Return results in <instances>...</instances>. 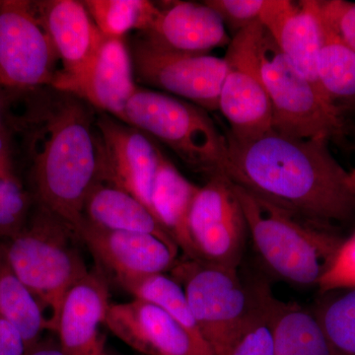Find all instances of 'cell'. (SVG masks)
Returning a JSON list of instances; mask_svg holds the SVG:
<instances>
[{
	"instance_id": "6da1fadb",
	"label": "cell",
	"mask_w": 355,
	"mask_h": 355,
	"mask_svg": "<svg viewBox=\"0 0 355 355\" xmlns=\"http://www.w3.org/2000/svg\"><path fill=\"white\" fill-rule=\"evenodd\" d=\"M227 151L219 176L309 220L349 219L355 198L347 175L328 141L291 137L272 130L238 139L226 137Z\"/></svg>"
},
{
	"instance_id": "7a4b0ae2",
	"label": "cell",
	"mask_w": 355,
	"mask_h": 355,
	"mask_svg": "<svg viewBox=\"0 0 355 355\" xmlns=\"http://www.w3.org/2000/svg\"><path fill=\"white\" fill-rule=\"evenodd\" d=\"M33 91L16 123L25 133L35 198L77 233L86 198L98 182L97 111L51 86Z\"/></svg>"
},
{
	"instance_id": "3957f363",
	"label": "cell",
	"mask_w": 355,
	"mask_h": 355,
	"mask_svg": "<svg viewBox=\"0 0 355 355\" xmlns=\"http://www.w3.org/2000/svg\"><path fill=\"white\" fill-rule=\"evenodd\" d=\"M231 186L241 205L248 233L266 268L292 284L318 286L343 239L324 223Z\"/></svg>"
},
{
	"instance_id": "277c9868",
	"label": "cell",
	"mask_w": 355,
	"mask_h": 355,
	"mask_svg": "<svg viewBox=\"0 0 355 355\" xmlns=\"http://www.w3.org/2000/svg\"><path fill=\"white\" fill-rule=\"evenodd\" d=\"M78 235L37 203L24 229L1 243L7 261L38 301L48 331L55 333L65 294L89 272Z\"/></svg>"
},
{
	"instance_id": "5b68a950",
	"label": "cell",
	"mask_w": 355,
	"mask_h": 355,
	"mask_svg": "<svg viewBox=\"0 0 355 355\" xmlns=\"http://www.w3.org/2000/svg\"><path fill=\"white\" fill-rule=\"evenodd\" d=\"M125 123L164 144L196 171L220 174L227 141L205 110L139 85L128 103Z\"/></svg>"
},
{
	"instance_id": "8992f818",
	"label": "cell",
	"mask_w": 355,
	"mask_h": 355,
	"mask_svg": "<svg viewBox=\"0 0 355 355\" xmlns=\"http://www.w3.org/2000/svg\"><path fill=\"white\" fill-rule=\"evenodd\" d=\"M261 72L272 112V128L304 139L329 141L345 132L342 110L294 69L265 30Z\"/></svg>"
},
{
	"instance_id": "52a82bcc",
	"label": "cell",
	"mask_w": 355,
	"mask_h": 355,
	"mask_svg": "<svg viewBox=\"0 0 355 355\" xmlns=\"http://www.w3.org/2000/svg\"><path fill=\"white\" fill-rule=\"evenodd\" d=\"M172 272L212 355H224L256 307V292L246 289L237 268L186 259Z\"/></svg>"
},
{
	"instance_id": "ba28073f",
	"label": "cell",
	"mask_w": 355,
	"mask_h": 355,
	"mask_svg": "<svg viewBox=\"0 0 355 355\" xmlns=\"http://www.w3.org/2000/svg\"><path fill=\"white\" fill-rule=\"evenodd\" d=\"M265 28L253 23L236 33L226 53V72L218 110L238 139L254 137L272 128V112L261 72Z\"/></svg>"
},
{
	"instance_id": "9c48e42d",
	"label": "cell",
	"mask_w": 355,
	"mask_h": 355,
	"mask_svg": "<svg viewBox=\"0 0 355 355\" xmlns=\"http://www.w3.org/2000/svg\"><path fill=\"white\" fill-rule=\"evenodd\" d=\"M128 46L137 83L184 98L203 110H218L226 72L224 58L171 50L140 33Z\"/></svg>"
},
{
	"instance_id": "30bf717a",
	"label": "cell",
	"mask_w": 355,
	"mask_h": 355,
	"mask_svg": "<svg viewBox=\"0 0 355 355\" xmlns=\"http://www.w3.org/2000/svg\"><path fill=\"white\" fill-rule=\"evenodd\" d=\"M55 49L32 1L0 4V86L16 90L53 86L60 69Z\"/></svg>"
},
{
	"instance_id": "8fae6325",
	"label": "cell",
	"mask_w": 355,
	"mask_h": 355,
	"mask_svg": "<svg viewBox=\"0 0 355 355\" xmlns=\"http://www.w3.org/2000/svg\"><path fill=\"white\" fill-rule=\"evenodd\" d=\"M248 228L239 200L225 178L212 176L200 187L189 217L193 259L237 268L244 254Z\"/></svg>"
},
{
	"instance_id": "7c38bea8",
	"label": "cell",
	"mask_w": 355,
	"mask_h": 355,
	"mask_svg": "<svg viewBox=\"0 0 355 355\" xmlns=\"http://www.w3.org/2000/svg\"><path fill=\"white\" fill-rule=\"evenodd\" d=\"M96 128L98 182L130 193L153 214V188L162 151L146 133L108 114L97 111Z\"/></svg>"
},
{
	"instance_id": "4fadbf2b",
	"label": "cell",
	"mask_w": 355,
	"mask_h": 355,
	"mask_svg": "<svg viewBox=\"0 0 355 355\" xmlns=\"http://www.w3.org/2000/svg\"><path fill=\"white\" fill-rule=\"evenodd\" d=\"M32 6L62 64L51 87L69 92L83 77L105 37L83 1L43 0L32 1Z\"/></svg>"
},
{
	"instance_id": "5bb4252c",
	"label": "cell",
	"mask_w": 355,
	"mask_h": 355,
	"mask_svg": "<svg viewBox=\"0 0 355 355\" xmlns=\"http://www.w3.org/2000/svg\"><path fill=\"white\" fill-rule=\"evenodd\" d=\"M105 327L142 354L212 355L167 312L140 299L111 303Z\"/></svg>"
},
{
	"instance_id": "9a60e30c",
	"label": "cell",
	"mask_w": 355,
	"mask_h": 355,
	"mask_svg": "<svg viewBox=\"0 0 355 355\" xmlns=\"http://www.w3.org/2000/svg\"><path fill=\"white\" fill-rule=\"evenodd\" d=\"M77 235L93 258L116 282L165 273L178 263V252L146 233L109 230L83 220Z\"/></svg>"
},
{
	"instance_id": "2e32d148",
	"label": "cell",
	"mask_w": 355,
	"mask_h": 355,
	"mask_svg": "<svg viewBox=\"0 0 355 355\" xmlns=\"http://www.w3.org/2000/svg\"><path fill=\"white\" fill-rule=\"evenodd\" d=\"M109 286L101 272L89 270L65 294L55 333L65 355H105Z\"/></svg>"
},
{
	"instance_id": "e0dca14e",
	"label": "cell",
	"mask_w": 355,
	"mask_h": 355,
	"mask_svg": "<svg viewBox=\"0 0 355 355\" xmlns=\"http://www.w3.org/2000/svg\"><path fill=\"white\" fill-rule=\"evenodd\" d=\"M260 23L294 69L320 89L317 64L323 27L318 1L268 0Z\"/></svg>"
},
{
	"instance_id": "ac0fdd59",
	"label": "cell",
	"mask_w": 355,
	"mask_h": 355,
	"mask_svg": "<svg viewBox=\"0 0 355 355\" xmlns=\"http://www.w3.org/2000/svg\"><path fill=\"white\" fill-rule=\"evenodd\" d=\"M137 86L125 39L105 38L83 77L69 92L96 111L125 123L128 103Z\"/></svg>"
},
{
	"instance_id": "d6986e66",
	"label": "cell",
	"mask_w": 355,
	"mask_h": 355,
	"mask_svg": "<svg viewBox=\"0 0 355 355\" xmlns=\"http://www.w3.org/2000/svg\"><path fill=\"white\" fill-rule=\"evenodd\" d=\"M161 46L190 53H209L228 46L225 23L207 3L173 1L160 12L147 32L140 33Z\"/></svg>"
},
{
	"instance_id": "ffe728a7",
	"label": "cell",
	"mask_w": 355,
	"mask_h": 355,
	"mask_svg": "<svg viewBox=\"0 0 355 355\" xmlns=\"http://www.w3.org/2000/svg\"><path fill=\"white\" fill-rule=\"evenodd\" d=\"M84 220L109 230L146 233L158 238L173 251L179 247L144 203L111 184L97 182L86 198Z\"/></svg>"
},
{
	"instance_id": "44dd1931",
	"label": "cell",
	"mask_w": 355,
	"mask_h": 355,
	"mask_svg": "<svg viewBox=\"0 0 355 355\" xmlns=\"http://www.w3.org/2000/svg\"><path fill=\"white\" fill-rule=\"evenodd\" d=\"M275 355H334L316 316L296 303H284L261 286Z\"/></svg>"
},
{
	"instance_id": "7402d4cb",
	"label": "cell",
	"mask_w": 355,
	"mask_h": 355,
	"mask_svg": "<svg viewBox=\"0 0 355 355\" xmlns=\"http://www.w3.org/2000/svg\"><path fill=\"white\" fill-rule=\"evenodd\" d=\"M200 188L189 181L161 153L153 188V211L179 249H182L187 260L193 259L189 217Z\"/></svg>"
},
{
	"instance_id": "603a6c76",
	"label": "cell",
	"mask_w": 355,
	"mask_h": 355,
	"mask_svg": "<svg viewBox=\"0 0 355 355\" xmlns=\"http://www.w3.org/2000/svg\"><path fill=\"white\" fill-rule=\"evenodd\" d=\"M0 316L13 324L24 338L28 349L42 340L46 318L38 301L23 284L7 261L0 243Z\"/></svg>"
},
{
	"instance_id": "cb8c5ba5",
	"label": "cell",
	"mask_w": 355,
	"mask_h": 355,
	"mask_svg": "<svg viewBox=\"0 0 355 355\" xmlns=\"http://www.w3.org/2000/svg\"><path fill=\"white\" fill-rule=\"evenodd\" d=\"M322 27L323 42L317 64L319 87L334 104L338 105V100H354L355 51L343 43L323 17Z\"/></svg>"
},
{
	"instance_id": "d4e9b609",
	"label": "cell",
	"mask_w": 355,
	"mask_h": 355,
	"mask_svg": "<svg viewBox=\"0 0 355 355\" xmlns=\"http://www.w3.org/2000/svg\"><path fill=\"white\" fill-rule=\"evenodd\" d=\"M116 282L133 297L153 303L164 310L190 334L196 342L209 349L198 330L183 287L174 277H167L165 273H156L123 279Z\"/></svg>"
},
{
	"instance_id": "484cf974",
	"label": "cell",
	"mask_w": 355,
	"mask_h": 355,
	"mask_svg": "<svg viewBox=\"0 0 355 355\" xmlns=\"http://www.w3.org/2000/svg\"><path fill=\"white\" fill-rule=\"evenodd\" d=\"M83 4L105 38L125 39L133 30L144 33L156 20L160 6L147 0H84Z\"/></svg>"
},
{
	"instance_id": "4316f807",
	"label": "cell",
	"mask_w": 355,
	"mask_h": 355,
	"mask_svg": "<svg viewBox=\"0 0 355 355\" xmlns=\"http://www.w3.org/2000/svg\"><path fill=\"white\" fill-rule=\"evenodd\" d=\"M316 316L334 355H355V289L324 304Z\"/></svg>"
},
{
	"instance_id": "83f0119b",
	"label": "cell",
	"mask_w": 355,
	"mask_h": 355,
	"mask_svg": "<svg viewBox=\"0 0 355 355\" xmlns=\"http://www.w3.org/2000/svg\"><path fill=\"white\" fill-rule=\"evenodd\" d=\"M32 197L17 176L0 178V239L15 237L32 214Z\"/></svg>"
},
{
	"instance_id": "f1b7e54d",
	"label": "cell",
	"mask_w": 355,
	"mask_h": 355,
	"mask_svg": "<svg viewBox=\"0 0 355 355\" xmlns=\"http://www.w3.org/2000/svg\"><path fill=\"white\" fill-rule=\"evenodd\" d=\"M257 304L251 316L224 355H275L273 338L261 288L254 289Z\"/></svg>"
},
{
	"instance_id": "f546056e",
	"label": "cell",
	"mask_w": 355,
	"mask_h": 355,
	"mask_svg": "<svg viewBox=\"0 0 355 355\" xmlns=\"http://www.w3.org/2000/svg\"><path fill=\"white\" fill-rule=\"evenodd\" d=\"M317 286L322 293L355 289V232L343 240Z\"/></svg>"
},
{
	"instance_id": "4dcf8cb0",
	"label": "cell",
	"mask_w": 355,
	"mask_h": 355,
	"mask_svg": "<svg viewBox=\"0 0 355 355\" xmlns=\"http://www.w3.org/2000/svg\"><path fill=\"white\" fill-rule=\"evenodd\" d=\"M205 3L214 8L225 26L236 34L253 23L260 22L268 0H209Z\"/></svg>"
},
{
	"instance_id": "1f68e13d",
	"label": "cell",
	"mask_w": 355,
	"mask_h": 355,
	"mask_svg": "<svg viewBox=\"0 0 355 355\" xmlns=\"http://www.w3.org/2000/svg\"><path fill=\"white\" fill-rule=\"evenodd\" d=\"M324 22L355 51V2L345 0L318 1Z\"/></svg>"
},
{
	"instance_id": "d6a6232c",
	"label": "cell",
	"mask_w": 355,
	"mask_h": 355,
	"mask_svg": "<svg viewBox=\"0 0 355 355\" xmlns=\"http://www.w3.org/2000/svg\"><path fill=\"white\" fill-rule=\"evenodd\" d=\"M28 350L19 330L0 316V355H26Z\"/></svg>"
},
{
	"instance_id": "836d02e7",
	"label": "cell",
	"mask_w": 355,
	"mask_h": 355,
	"mask_svg": "<svg viewBox=\"0 0 355 355\" xmlns=\"http://www.w3.org/2000/svg\"><path fill=\"white\" fill-rule=\"evenodd\" d=\"M12 137L8 128L0 130V178L15 177L13 166Z\"/></svg>"
},
{
	"instance_id": "e575fe53",
	"label": "cell",
	"mask_w": 355,
	"mask_h": 355,
	"mask_svg": "<svg viewBox=\"0 0 355 355\" xmlns=\"http://www.w3.org/2000/svg\"><path fill=\"white\" fill-rule=\"evenodd\" d=\"M26 355H65L62 352V347H60V343L58 340H41L36 345L28 350Z\"/></svg>"
},
{
	"instance_id": "d590c367",
	"label": "cell",
	"mask_w": 355,
	"mask_h": 355,
	"mask_svg": "<svg viewBox=\"0 0 355 355\" xmlns=\"http://www.w3.org/2000/svg\"><path fill=\"white\" fill-rule=\"evenodd\" d=\"M6 119L7 116L6 106H4L3 100H2L1 96H0V130L6 127Z\"/></svg>"
},
{
	"instance_id": "8d00e7d4",
	"label": "cell",
	"mask_w": 355,
	"mask_h": 355,
	"mask_svg": "<svg viewBox=\"0 0 355 355\" xmlns=\"http://www.w3.org/2000/svg\"><path fill=\"white\" fill-rule=\"evenodd\" d=\"M347 186L355 198V167L347 175Z\"/></svg>"
},
{
	"instance_id": "74e56055",
	"label": "cell",
	"mask_w": 355,
	"mask_h": 355,
	"mask_svg": "<svg viewBox=\"0 0 355 355\" xmlns=\"http://www.w3.org/2000/svg\"><path fill=\"white\" fill-rule=\"evenodd\" d=\"M105 355H111V354H109L108 352H106V354H105Z\"/></svg>"
},
{
	"instance_id": "f35d334b",
	"label": "cell",
	"mask_w": 355,
	"mask_h": 355,
	"mask_svg": "<svg viewBox=\"0 0 355 355\" xmlns=\"http://www.w3.org/2000/svg\"><path fill=\"white\" fill-rule=\"evenodd\" d=\"M1 1H2V0H0V4H1Z\"/></svg>"
}]
</instances>
